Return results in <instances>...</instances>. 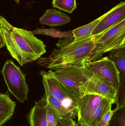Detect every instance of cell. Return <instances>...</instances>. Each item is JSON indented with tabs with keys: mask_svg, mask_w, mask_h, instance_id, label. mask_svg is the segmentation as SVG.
<instances>
[{
	"mask_svg": "<svg viewBox=\"0 0 125 126\" xmlns=\"http://www.w3.org/2000/svg\"><path fill=\"white\" fill-rule=\"evenodd\" d=\"M0 29L10 55L22 66L46 53V46L32 32L13 26L0 15Z\"/></svg>",
	"mask_w": 125,
	"mask_h": 126,
	"instance_id": "cell-1",
	"label": "cell"
},
{
	"mask_svg": "<svg viewBox=\"0 0 125 126\" xmlns=\"http://www.w3.org/2000/svg\"><path fill=\"white\" fill-rule=\"evenodd\" d=\"M95 36L79 40L73 37L60 40L56 44L57 48L50 56L40 57L37 63L50 70L67 67L81 66L90 62Z\"/></svg>",
	"mask_w": 125,
	"mask_h": 126,
	"instance_id": "cell-2",
	"label": "cell"
},
{
	"mask_svg": "<svg viewBox=\"0 0 125 126\" xmlns=\"http://www.w3.org/2000/svg\"><path fill=\"white\" fill-rule=\"evenodd\" d=\"M39 73L42 79L45 91L59 101L73 119H75L78 115V103L81 98L79 91L59 80L51 70H41Z\"/></svg>",
	"mask_w": 125,
	"mask_h": 126,
	"instance_id": "cell-3",
	"label": "cell"
},
{
	"mask_svg": "<svg viewBox=\"0 0 125 126\" xmlns=\"http://www.w3.org/2000/svg\"><path fill=\"white\" fill-rule=\"evenodd\" d=\"M123 47H125V19L95 36L90 62L100 59L104 53Z\"/></svg>",
	"mask_w": 125,
	"mask_h": 126,
	"instance_id": "cell-4",
	"label": "cell"
},
{
	"mask_svg": "<svg viewBox=\"0 0 125 126\" xmlns=\"http://www.w3.org/2000/svg\"><path fill=\"white\" fill-rule=\"evenodd\" d=\"M1 72L9 91L20 103H24L29 92L25 74L11 60L5 62Z\"/></svg>",
	"mask_w": 125,
	"mask_h": 126,
	"instance_id": "cell-5",
	"label": "cell"
},
{
	"mask_svg": "<svg viewBox=\"0 0 125 126\" xmlns=\"http://www.w3.org/2000/svg\"><path fill=\"white\" fill-rule=\"evenodd\" d=\"M81 97L87 94L100 95L117 104L118 92L111 83L101 78L94 74L89 80L84 82L79 88Z\"/></svg>",
	"mask_w": 125,
	"mask_h": 126,
	"instance_id": "cell-6",
	"label": "cell"
},
{
	"mask_svg": "<svg viewBox=\"0 0 125 126\" xmlns=\"http://www.w3.org/2000/svg\"><path fill=\"white\" fill-rule=\"evenodd\" d=\"M56 77L68 86L79 91L80 86L93 75L87 64L81 66L67 67L53 71Z\"/></svg>",
	"mask_w": 125,
	"mask_h": 126,
	"instance_id": "cell-7",
	"label": "cell"
},
{
	"mask_svg": "<svg viewBox=\"0 0 125 126\" xmlns=\"http://www.w3.org/2000/svg\"><path fill=\"white\" fill-rule=\"evenodd\" d=\"M93 73L111 83L119 93L121 85L120 73L108 57L87 63Z\"/></svg>",
	"mask_w": 125,
	"mask_h": 126,
	"instance_id": "cell-8",
	"label": "cell"
},
{
	"mask_svg": "<svg viewBox=\"0 0 125 126\" xmlns=\"http://www.w3.org/2000/svg\"><path fill=\"white\" fill-rule=\"evenodd\" d=\"M125 19V2L121 1L108 11L91 33L92 36L102 34L119 22Z\"/></svg>",
	"mask_w": 125,
	"mask_h": 126,
	"instance_id": "cell-9",
	"label": "cell"
},
{
	"mask_svg": "<svg viewBox=\"0 0 125 126\" xmlns=\"http://www.w3.org/2000/svg\"><path fill=\"white\" fill-rule=\"evenodd\" d=\"M103 98L94 94H87L80 98L78 106V123L87 126L90 116Z\"/></svg>",
	"mask_w": 125,
	"mask_h": 126,
	"instance_id": "cell-10",
	"label": "cell"
},
{
	"mask_svg": "<svg viewBox=\"0 0 125 126\" xmlns=\"http://www.w3.org/2000/svg\"><path fill=\"white\" fill-rule=\"evenodd\" d=\"M47 101L44 94L30 110L27 118L30 126H48L47 115Z\"/></svg>",
	"mask_w": 125,
	"mask_h": 126,
	"instance_id": "cell-11",
	"label": "cell"
},
{
	"mask_svg": "<svg viewBox=\"0 0 125 126\" xmlns=\"http://www.w3.org/2000/svg\"><path fill=\"white\" fill-rule=\"evenodd\" d=\"M71 21L70 17L66 14L55 9H48L39 19L40 23L50 27L61 26Z\"/></svg>",
	"mask_w": 125,
	"mask_h": 126,
	"instance_id": "cell-12",
	"label": "cell"
},
{
	"mask_svg": "<svg viewBox=\"0 0 125 126\" xmlns=\"http://www.w3.org/2000/svg\"><path fill=\"white\" fill-rule=\"evenodd\" d=\"M15 107V102L8 95L0 93V126L11 119Z\"/></svg>",
	"mask_w": 125,
	"mask_h": 126,
	"instance_id": "cell-13",
	"label": "cell"
},
{
	"mask_svg": "<svg viewBox=\"0 0 125 126\" xmlns=\"http://www.w3.org/2000/svg\"><path fill=\"white\" fill-rule=\"evenodd\" d=\"M112 104L111 102L103 98L90 116L87 126H97L106 113L111 109Z\"/></svg>",
	"mask_w": 125,
	"mask_h": 126,
	"instance_id": "cell-14",
	"label": "cell"
},
{
	"mask_svg": "<svg viewBox=\"0 0 125 126\" xmlns=\"http://www.w3.org/2000/svg\"><path fill=\"white\" fill-rule=\"evenodd\" d=\"M108 12L87 25L73 30V37L75 40H80L91 36L92 32L96 26L108 14Z\"/></svg>",
	"mask_w": 125,
	"mask_h": 126,
	"instance_id": "cell-15",
	"label": "cell"
},
{
	"mask_svg": "<svg viewBox=\"0 0 125 126\" xmlns=\"http://www.w3.org/2000/svg\"><path fill=\"white\" fill-rule=\"evenodd\" d=\"M45 95L48 103L53 108L61 119L68 118L73 119L72 115L69 113L67 109L64 107L59 101L47 91H45Z\"/></svg>",
	"mask_w": 125,
	"mask_h": 126,
	"instance_id": "cell-16",
	"label": "cell"
},
{
	"mask_svg": "<svg viewBox=\"0 0 125 126\" xmlns=\"http://www.w3.org/2000/svg\"><path fill=\"white\" fill-rule=\"evenodd\" d=\"M115 64L120 75L125 77V47L113 50L109 54V57Z\"/></svg>",
	"mask_w": 125,
	"mask_h": 126,
	"instance_id": "cell-17",
	"label": "cell"
},
{
	"mask_svg": "<svg viewBox=\"0 0 125 126\" xmlns=\"http://www.w3.org/2000/svg\"><path fill=\"white\" fill-rule=\"evenodd\" d=\"M34 34H43L48 35L55 38H70L73 37L72 30L68 32H62L53 28L42 29L38 28L32 31Z\"/></svg>",
	"mask_w": 125,
	"mask_h": 126,
	"instance_id": "cell-18",
	"label": "cell"
},
{
	"mask_svg": "<svg viewBox=\"0 0 125 126\" xmlns=\"http://www.w3.org/2000/svg\"><path fill=\"white\" fill-rule=\"evenodd\" d=\"M52 5L54 8L69 14L72 13L77 8L76 0H53Z\"/></svg>",
	"mask_w": 125,
	"mask_h": 126,
	"instance_id": "cell-19",
	"label": "cell"
},
{
	"mask_svg": "<svg viewBox=\"0 0 125 126\" xmlns=\"http://www.w3.org/2000/svg\"><path fill=\"white\" fill-rule=\"evenodd\" d=\"M107 126H125V106L113 114Z\"/></svg>",
	"mask_w": 125,
	"mask_h": 126,
	"instance_id": "cell-20",
	"label": "cell"
},
{
	"mask_svg": "<svg viewBox=\"0 0 125 126\" xmlns=\"http://www.w3.org/2000/svg\"><path fill=\"white\" fill-rule=\"evenodd\" d=\"M119 108L116 107L115 109L113 110H112L111 109H110L103 116L102 118L100 121L98 123L97 126H107L113 114L118 109H120Z\"/></svg>",
	"mask_w": 125,
	"mask_h": 126,
	"instance_id": "cell-21",
	"label": "cell"
},
{
	"mask_svg": "<svg viewBox=\"0 0 125 126\" xmlns=\"http://www.w3.org/2000/svg\"><path fill=\"white\" fill-rule=\"evenodd\" d=\"M58 125L59 126H80L73 119L62 118L61 119Z\"/></svg>",
	"mask_w": 125,
	"mask_h": 126,
	"instance_id": "cell-22",
	"label": "cell"
},
{
	"mask_svg": "<svg viewBox=\"0 0 125 126\" xmlns=\"http://www.w3.org/2000/svg\"><path fill=\"white\" fill-rule=\"evenodd\" d=\"M5 44L2 32L0 29V49L5 46Z\"/></svg>",
	"mask_w": 125,
	"mask_h": 126,
	"instance_id": "cell-23",
	"label": "cell"
},
{
	"mask_svg": "<svg viewBox=\"0 0 125 126\" xmlns=\"http://www.w3.org/2000/svg\"><path fill=\"white\" fill-rule=\"evenodd\" d=\"M14 0L15 1V2L17 3H20V0Z\"/></svg>",
	"mask_w": 125,
	"mask_h": 126,
	"instance_id": "cell-24",
	"label": "cell"
}]
</instances>
